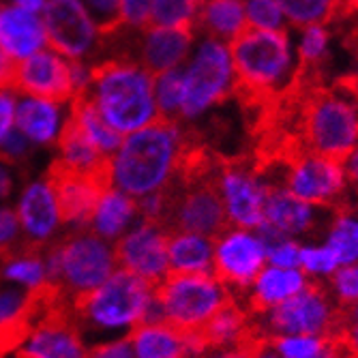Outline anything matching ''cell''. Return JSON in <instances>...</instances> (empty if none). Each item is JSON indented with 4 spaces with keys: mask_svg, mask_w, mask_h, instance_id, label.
Returning <instances> with one entry per match:
<instances>
[{
    "mask_svg": "<svg viewBox=\"0 0 358 358\" xmlns=\"http://www.w3.org/2000/svg\"><path fill=\"white\" fill-rule=\"evenodd\" d=\"M0 281L17 285L39 299L54 294L45 249H32L24 245L7 253L0 262Z\"/></svg>",
    "mask_w": 358,
    "mask_h": 358,
    "instance_id": "22",
    "label": "cell"
},
{
    "mask_svg": "<svg viewBox=\"0 0 358 358\" xmlns=\"http://www.w3.org/2000/svg\"><path fill=\"white\" fill-rule=\"evenodd\" d=\"M152 0H122V26L144 28L150 20Z\"/></svg>",
    "mask_w": 358,
    "mask_h": 358,
    "instance_id": "45",
    "label": "cell"
},
{
    "mask_svg": "<svg viewBox=\"0 0 358 358\" xmlns=\"http://www.w3.org/2000/svg\"><path fill=\"white\" fill-rule=\"evenodd\" d=\"M352 358H358V303L339 305V324L333 335Z\"/></svg>",
    "mask_w": 358,
    "mask_h": 358,
    "instance_id": "39",
    "label": "cell"
},
{
    "mask_svg": "<svg viewBox=\"0 0 358 358\" xmlns=\"http://www.w3.org/2000/svg\"><path fill=\"white\" fill-rule=\"evenodd\" d=\"M227 48L234 69V96L251 120L281 96L294 78L287 30L247 26Z\"/></svg>",
    "mask_w": 358,
    "mask_h": 358,
    "instance_id": "1",
    "label": "cell"
},
{
    "mask_svg": "<svg viewBox=\"0 0 358 358\" xmlns=\"http://www.w3.org/2000/svg\"><path fill=\"white\" fill-rule=\"evenodd\" d=\"M249 26L245 0H202L195 20V30H202L208 39L230 45Z\"/></svg>",
    "mask_w": 358,
    "mask_h": 358,
    "instance_id": "26",
    "label": "cell"
},
{
    "mask_svg": "<svg viewBox=\"0 0 358 358\" xmlns=\"http://www.w3.org/2000/svg\"><path fill=\"white\" fill-rule=\"evenodd\" d=\"M172 273H213L215 238L195 232H170L168 243Z\"/></svg>",
    "mask_w": 358,
    "mask_h": 358,
    "instance_id": "29",
    "label": "cell"
},
{
    "mask_svg": "<svg viewBox=\"0 0 358 358\" xmlns=\"http://www.w3.org/2000/svg\"><path fill=\"white\" fill-rule=\"evenodd\" d=\"M0 7H3V3H0Z\"/></svg>",
    "mask_w": 358,
    "mask_h": 358,
    "instance_id": "54",
    "label": "cell"
},
{
    "mask_svg": "<svg viewBox=\"0 0 358 358\" xmlns=\"http://www.w3.org/2000/svg\"><path fill=\"white\" fill-rule=\"evenodd\" d=\"M271 339L283 358H322L331 343V337L317 335H277Z\"/></svg>",
    "mask_w": 358,
    "mask_h": 358,
    "instance_id": "35",
    "label": "cell"
},
{
    "mask_svg": "<svg viewBox=\"0 0 358 358\" xmlns=\"http://www.w3.org/2000/svg\"><path fill=\"white\" fill-rule=\"evenodd\" d=\"M136 358H193L187 333L166 320L144 322L129 335Z\"/></svg>",
    "mask_w": 358,
    "mask_h": 358,
    "instance_id": "25",
    "label": "cell"
},
{
    "mask_svg": "<svg viewBox=\"0 0 358 358\" xmlns=\"http://www.w3.org/2000/svg\"><path fill=\"white\" fill-rule=\"evenodd\" d=\"M234 94V69L230 48L208 39L185 71L182 118H195L213 106L227 101Z\"/></svg>",
    "mask_w": 358,
    "mask_h": 358,
    "instance_id": "10",
    "label": "cell"
},
{
    "mask_svg": "<svg viewBox=\"0 0 358 358\" xmlns=\"http://www.w3.org/2000/svg\"><path fill=\"white\" fill-rule=\"evenodd\" d=\"M32 144L35 142H30L20 129H11L9 136L3 140V144H0V159L7 161L11 166H20L30 157Z\"/></svg>",
    "mask_w": 358,
    "mask_h": 358,
    "instance_id": "43",
    "label": "cell"
},
{
    "mask_svg": "<svg viewBox=\"0 0 358 358\" xmlns=\"http://www.w3.org/2000/svg\"><path fill=\"white\" fill-rule=\"evenodd\" d=\"M69 118L82 129V134L92 142V146L106 157H114L116 150L120 148L122 140H124L122 134H118L116 129H112L108 124V120L101 116L88 86L82 88L80 92H76V96L71 99Z\"/></svg>",
    "mask_w": 358,
    "mask_h": 358,
    "instance_id": "27",
    "label": "cell"
},
{
    "mask_svg": "<svg viewBox=\"0 0 358 358\" xmlns=\"http://www.w3.org/2000/svg\"><path fill=\"white\" fill-rule=\"evenodd\" d=\"M281 11L299 28L327 26L354 15L350 0H277Z\"/></svg>",
    "mask_w": 358,
    "mask_h": 358,
    "instance_id": "31",
    "label": "cell"
},
{
    "mask_svg": "<svg viewBox=\"0 0 358 358\" xmlns=\"http://www.w3.org/2000/svg\"><path fill=\"white\" fill-rule=\"evenodd\" d=\"M247 22L253 28L264 30H287L285 13L281 11L277 0H245Z\"/></svg>",
    "mask_w": 358,
    "mask_h": 358,
    "instance_id": "38",
    "label": "cell"
},
{
    "mask_svg": "<svg viewBox=\"0 0 358 358\" xmlns=\"http://www.w3.org/2000/svg\"><path fill=\"white\" fill-rule=\"evenodd\" d=\"M15 5L37 13V11H41L45 7V0H15Z\"/></svg>",
    "mask_w": 358,
    "mask_h": 358,
    "instance_id": "52",
    "label": "cell"
},
{
    "mask_svg": "<svg viewBox=\"0 0 358 358\" xmlns=\"http://www.w3.org/2000/svg\"><path fill=\"white\" fill-rule=\"evenodd\" d=\"M309 283L307 275L301 268H279L264 266L251 283V287L243 294V303L253 317L264 315L273 307L285 303Z\"/></svg>",
    "mask_w": 358,
    "mask_h": 358,
    "instance_id": "20",
    "label": "cell"
},
{
    "mask_svg": "<svg viewBox=\"0 0 358 358\" xmlns=\"http://www.w3.org/2000/svg\"><path fill=\"white\" fill-rule=\"evenodd\" d=\"M15 122V101H13V92L3 90L0 92V144L9 136Z\"/></svg>",
    "mask_w": 358,
    "mask_h": 358,
    "instance_id": "46",
    "label": "cell"
},
{
    "mask_svg": "<svg viewBox=\"0 0 358 358\" xmlns=\"http://www.w3.org/2000/svg\"><path fill=\"white\" fill-rule=\"evenodd\" d=\"M43 26L48 45L62 58L82 62L94 50H101L99 30L78 0H48Z\"/></svg>",
    "mask_w": 358,
    "mask_h": 358,
    "instance_id": "16",
    "label": "cell"
},
{
    "mask_svg": "<svg viewBox=\"0 0 358 358\" xmlns=\"http://www.w3.org/2000/svg\"><path fill=\"white\" fill-rule=\"evenodd\" d=\"M39 296L0 281V350L13 348L20 333L39 307Z\"/></svg>",
    "mask_w": 358,
    "mask_h": 358,
    "instance_id": "28",
    "label": "cell"
},
{
    "mask_svg": "<svg viewBox=\"0 0 358 358\" xmlns=\"http://www.w3.org/2000/svg\"><path fill=\"white\" fill-rule=\"evenodd\" d=\"M45 178L56 191L64 223H67L69 230H82V227L88 225V219L96 206L99 195L108 187H112V180L108 176L84 174L67 166L62 159H56L48 168Z\"/></svg>",
    "mask_w": 358,
    "mask_h": 358,
    "instance_id": "18",
    "label": "cell"
},
{
    "mask_svg": "<svg viewBox=\"0 0 358 358\" xmlns=\"http://www.w3.org/2000/svg\"><path fill=\"white\" fill-rule=\"evenodd\" d=\"M45 257L54 296L67 307L108 281L118 268L114 243L103 241L88 227L69 230L45 249Z\"/></svg>",
    "mask_w": 358,
    "mask_h": 358,
    "instance_id": "5",
    "label": "cell"
},
{
    "mask_svg": "<svg viewBox=\"0 0 358 358\" xmlns=\"http://www.w3.org/2000/svg\"><path fill=\"white\" fill-rule=\"evenodd\" d=\"M283 187L299 200L327 208L348 202L350 189L341 161L313 152H301L285 161Z\"/></svg>",
    "mask_w": 358,
    "mask_h": 358,
    "instance_id": "13",
    "label": "cell"
},
{
    "mask_svg": "<svg viewBox=\"0 0 358 358\" xmlns=\"http://www.w3.org/2000/svg\"><path fill=\"white\" fill-rule=\"evenodd\" d=\"M90 84V67L56 52H37L17 64L13 92L64 103Z\"/></svg>",
    "mask_w": 358,
    "mask_h": 358,
    "instance_id": "12",
    "label": "cell"
},
{
    "mask_svg": "<svg viewBox=\"0 0 358 358\" xmlns=\"http://www.w3.org/2000/svg\"><path fill=\"white\" fill-rule=\"evenodd\" d=\"M200 333L208 348L238 345V343H249L253 339L264 337V333L257 327L255 317L249 313V309L238 296H234L221 311H217Z\"/></svg>",
    "mask_w": 358,
    "mask_h": 358,
    "instance_id": "24",
    "label": "cell"
},
{
    "mask_svg": "<svg viewBox=\"0 0 358 358\" xmlns=\"http://www.w3.org/2000/svg\"><path fill=\"white\" fill-rule=\"evenodd\" d=\"M138 221H140L138 200L116 187H108L99 195V200H96V206L86 227L96 236H101L103 241L116 243L131 230Z\"/></svg>",
    "mask_w": 358,
    "mask_h": 358,
    "instance_id": "21",
    "label": "cell"
},
{
    "mask_svg": "<svg viewBox=\"0 0 358 358\" xmlns=\"http://www.w3.org/2000/svg\"><path fill=\"white\" fill-rule=\"evenodd\" d=\"M266 337V335H264ZM262 339V337H259ZM257 339L249 341V343H238V345H219V348H208L202 358H249L253 345Z\"/></svg>",
    "mask_w": 358,
    "mask_h": 358,
    "instance_id": "48",
    "label": "cell"
},
{
    "mask_svg": "<svg viewBox=\"0 0 358 358\" xmlns=\"http://www.w3.org/2000/svg\"><path fill=\"white\" fill-rule=\"evenodd\" d=\"M69 313L90 345L129 337L140 324L161 320L155 285L124 268L69 305Z\"/></svg>",
    "mask_w": 358,
    "mask_h": 358,
    "instance_id": "2",
    "label": "cell"
},
{
    "mask_svg": "<svg viewBox=\"0 0 358 358\" xmlns=\"http://www.w3.org/2000/svg\"><path fill=\"white\" fill-rule=\"evenodd\" d=\"M15 124L35 144H52L58 140L60 103L30 96L15 110Z\"/></svg>",
    "mask_w": 358,
    "mask_h": 358,
    "instance_id": "30",
    "label": "cell"
},
{
    "mask_svg": "<svg viewBox=\"0 0 358 358\" xmlns=\"http://www.w3.org/2000/svg\"><path fill=\"white\" fill-rule=\"evenodd\" d=\"M13 168L11 164L0 159V202L7 204L11 200V195L15 193V187H17V178L13 174Z\"/></svg>",
    "mask_w": 358,
    "mask_h": 358,
    "instance_id": "49",
    "label": "cell"
},
{
    "mask_svg": "<svg viewBox=\"0 0 358 358\" xmlns=\"http://www.w3.org/2000/svg\"><path fill=\"white\" fill-rule=\"evenodd\" d=\"M303 245L294 238H281L268 245V264L279 268H301Z\"/></svg>",
    "mask_w": 358,
    "mask_h": 358,
    "instance_id": "42",
    "label": "cell"
},
{
    "mask_svg": "<svg viewBox=\"0 0 358 358\" xmlns=\"http://www.w3.org/2000/svg\"><path fill=\"white\" fill-rule=\"evenodd\" d=\"M45 43V26L35 11L24 7H0V45L13 58L24 60L41 52Z\"/></svg>",
    "mask_w": 358,
    "mask_h": 358,
    "instance_id": "23",
    "label": "cell"
},
{
    "mask_svg": "<svg viewBox=\"0 0 358 358\" xmlns=\"http://www.w3.org/2000/svg\"><path fill=\"white\" fill-rule=\"evenodd\" d=\"M155 99L159 110V120L185 122L182 101H185V71L172 69L155 78Z\"/></svg>",
    "mask_w": 358,
    "mask_h": 358,
    "instance_id": "33",
    "label": "cell"
},
{
    "mask_svg": "<svg viewBox=\"0 0 358 358\" xmlns=\"http://www.w3.org/2000/svg\"><path fill=\"white\" fill-rule=\"evenodd\" d=\"M13 348L26 358H88L90 343L69 307L54 294L43 296Z\"/></svg>",
    "mask_w": 358,
    "mask_h": 358,
    "instance_id": "9",
    "label": "cell"
},
{
    "mask_svg": "<svg viewBox=\"0 0 358 358\" xmlns=\"http://www.w3.org/2000/svg\"><path fill=\"white\" fill-rule=\"evenodd\" d=\"M88 358H136V354L129 337H120V339H106L99 343H92Z\"/></svg>",
    "mask_w": 358,
    "mask_h": 358,
    "instance_id": "44",
    "label": "cell"
},
{
    "mask_svg": "<svg viewBox=\"0 0 358 358\" xmlns=\"http://www.w3.org/2000/svg\"><path fill=\"white\" fill-rule=\"evenodd\" d=\"M234 296V292L213 273H170L155 285L161 320L182 333L202 331Z\"/></svg>",
    "mask_w": 358,
    "mask_h": 358,
    "instance_id": "6",
    "label": "cell"
},
{
    "mask_svg": "<svg viewBox=\"0 0 358 358\" xmlns=\"http://www.w3.org/2000/svg\"><path fill=\"white\" fill-rule=\"evenodd\" d=\"M187 138L189 127L168 120L129 134L112 157V187L136 200L166 189L176 176Z\"/></svg>",
    "mask_w": 358,
    "mask_h": 358,
    "instance_id": "3",
    "label": "cell"
},
{
    "mask_svg": "<svg viewBox=\"0 0 358 358\" xmlns=\"http://www.w3.org/2000/svg\"><path fill=\"white\" fill-rule=\"evenodd\" d=\"M266 337L277 335H317L333 337L339 324V303L331 287L322 281H309L299 294L255 317Z\"/></svg>",
    "mask_w": 358,
    "mask_h": 358,
    "instance_id": "8",
    "label": "cell"
},
{
    "mask_svg": "<svg viewBox=\"0 0 358 358\" xmlns=\"http://www.w3.org/2000/svg\"><path fill=\"white\" fill-rule=\"evenodd\" d=\"M24 247L20 219L13 206L0 202V257Z\"/></svg>",
    "mask_w": 358,
    "mask_h": 358,
    "instance_id": "40",
    "label": "cell"
},
{
    "mask_svg": "<svg viewBox=\"0 0 358 358\" xmlns=\"http://www.w3.org/2000/svg\"><path fill=\"white\" fill-rule=\"evenodd\" d=\"M202 0H152L148 26L159 28H193Z\"/></svg>",
    "mask_w": 358,
    "mask_h": 358,
    "instance_id": "34",
    "label": "cell"
},
{
    "mask_svg": "<svg viewBox=\"0 0 358 358\" xmlns=\"http://www.w3.org/2000/svg\"><path fill=\"white\" fill-rule=\"evenodd\" d=\"M249 358H283V356L279 354V350L275 348V343H273L271 337H262V339L255 341Z\"/></svg>",
    "mask_w": 358,
    "mask_h": 358,
    "instance_id": "51",
    "label": "cell"
},
{
    "mask_svg": "<svg viewBox=\"0 0 358 358\" xmlns=\"http://www.w3.org/2000/svg\"><path fill=\"white\" fill-rule=\"evenodd\" d=\"M343 170H345V178L350 189L354 191V198H358V146L345 157L343 161Z\"/></svg>",
    "mask_w": 358,
    "mask_h": 358,
    "instance_id": "50",
    "label": "cell"
},
{
    "mask_svg": "<svg viewBox=\"0 0 358 358\" xmlns=\"http://www.w3.org/2000/svg\"><path fill=\"white\" fill-rule=\"evenodd\" d=\"M168 243L170 232L164 223L140 219L120 241L114 243L118 268L159 285L172 273Z\"/></svg>",
    "mask_w": 358,
    "mask_h": 358,
    "instance_id": "15",
    "label": "cell"
},
{
    "mask_svg": "<svg viewBox=\"0 0 358 358\" xmlns=\"http://www.w3.org/2000/svg\"><path fill=\"white\" fill-rule=\"evenodd\" d=\"M17 64L20 60L13 58L3 45H0V92L9 90L13 92L15 86V73H17Z\"/></svg>",
    "mask_w": 358,
    "mask_h": 358,
    "instance_id": "47",
    "label": "cell"
},
{
    "mask_svg": "<svg viewBox=\"0 0 358 358\" xmlns=\"http://www.w3.org/2000/svg\"><path fill=\"white\" fill-rule=\"evenodd\" d=\"M88 90L101 116L118 134H134L159 120L155 76L127 58H106L90 67Z\"/></svg>",
    "mask_w": 358,
    "mask_h": 358,
    "instance_id": "4",
    "label": "cell"
},
{
    "mask_svg": "<svg viewBox=\"0 0 358 358\" xmlns=\"http://www.w3.org/2000/svg\"><path fill=\"white\" fill-rule=\"evenodd\" d=\"M217 187L230 225L257 230L264 223L266 187L259 178L249 152L234 157L219 155Z\"/></svg>",
    "mask_w": 358,
    "mask_h": 358,
    "instance_id": "11",
    "label": "cell"
},
{
    "mask_svg": "<svg viewBox=\"0 0 358 358\" xmlns=\"http://www.w3.org/2000/svg\"><path fill=\"white\" fill-rule=\"evenodd\" d=\"M0 358H26V356H22L15 348H3L0 350Z\"/></svg>",
    "mask_w": 358,
    "mask_h": 358,
    "instance_id": "53",
    "label": "cell"
},
{
    "mask_svg": "<svg viewBox=\"0 0 358 358\" xmlns=\"http://www.w3.org/2000/svg\"><path fill=\"white\" fill-rule=\"evenodd\" d=\"M341 268V262L337 259L335 251L329 245H311L303 247L301 251V271L320 281V279H331Z\"/></svg>",
    "mask_w": 358,
    "mask_h": 358,
    "instance_id": "36",
    "label": "cell"
},
{
    "mask_svg": "<svg viewBox=\"0 0 358 358\" xmlns=\"http://www.w3.org/2000/svg\"><path fill=\"white\" fill-rule=\"evenodd\" d=\"M13 208L20 219L26 247L48 249L64 236L67 223H64L56 191L45 176L26 182Z\"/></svg>",
    "mask_w": 358,
    "mask_h": 358,
    "instance_id": "17",
    "label": "cell"
},
{
    "mask_svg": "<svg viewBox=\"0 0 358 358\" xmlns=\"http://www.w3.org/2000/svg\"><path fill=\"white\" fill-rule=\"evenodd\" d=\"M268 259V247L257 232L230 225L215 238L213 275L234 294L251 287Z\"/></svg>",
    "mask_w": 358,
    "mask_h": 358,
    "instance_id": "14",
    "label": "cell"
},
{
    "mask_svg": "<svg viewBox=\"0 0 358 358\" xmlns=\"http://www.w3.org/2000/svg\"><path fill=\"white\" fill-rule=\"evenodd\" d=\"M331 294L339 305L358 303V264L341 266L331 277Z\"/></svg>",
    "mask_w": 358,
    "mask_h": 358,
    "instance_id": "41",
    "label": "cell"
},
{
    "mask_svg": "<svg viewBox=\"0 0 358 358\" xmlns=\"http://www.w3.org/2000/svg\"><path fill=\"white\" fill-rule=\"evenodd\" d=\"M335 208L315 206L299 200L283 187H268L264 202V223L281 236H311L327 232Z\"/></svg>",
    "mask_w": 358,
    "mask_h": 358,
    "instance_id": "19",
    "label": "cell"
},
{
    "mask_svg": "<svg viewBox=\"0 0 358 358\" xmlns=\"http://www.w3.org/2000/svg\"><path fill=\"white\" fill-rule=\"evenodd\" d=\"M84 9L99 30L101 39L122 28V0H84Z\"/></svg>",
    "mask_w": 358,
    "mask_h": 358,
    "instance_id": "37",
    "label": "cell"
},
{
    "mask_svg": "<svg viewBox=\"0 0 358 358\" xmlns=\"http://www.w3.org/2000/svg\"><path fill=\"white\" fill-rule=\"evenodd\" d=\"M327 245L335 251L341 266L358 264V198L335 208L327 230Z\"/></svg>",
    "mask_w": 358,
    "mask_h": 358,
    "instance_id": "32",
    "label": "cell"
},
{
    "mask_svg": "<svg viewBox=\"0 0 358 358\" xmlns=\"http://www.w3.org/2000/svg\"><path fill=\"white\" fill-rule=\"evenodd\" d=\"M217 170L198 178H174L168 185L170 206L164 219L168 232L182 230L217 238L230 227V219H227L217 187Z\"/></svg>",
    "mask_w": 358,
    "mask_h": 358,
    "instance_id": "7",
    "label": "cell"
}]
</instances>
